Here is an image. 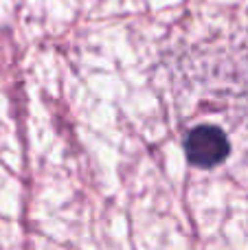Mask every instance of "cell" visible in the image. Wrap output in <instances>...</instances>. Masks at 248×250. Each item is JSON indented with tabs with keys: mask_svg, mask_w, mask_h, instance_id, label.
<instances>
[{
	"mask_svg": "<svg viewBox=\"0 0 248 250\" xmlns=\"http://www.w3.org/2000/svg\"><path fill=\"white\" fill-rule=\"evenodd\" d=\"M228 138L215 125H198L189 132L187 141H185V151L191 165L202 169L215 167V165L224 163L228 156Z\"/></svg>",
	"mask_w": 248,
	"mask_h": 250,
	"instance_id": "1",
	"label": "cell"
}]
</instances>
